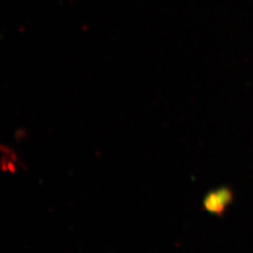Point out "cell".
Returning a JSON list of instances; mask_svg holds the SVG:
<instances>
[{"label":"cell","instance_id":"cell-1","mask_svg":"<svg viewBox=\"0 0 253 253\" xmlns=\"http://www.w3.org/2000/svg\"><path fill=\"white\" fill-rule=\"evenodd\" d=\"M234 201L231 188L223 186L209 191L203 199V209L217 217L224 216L228 206Z\"/></svg>","mask_w":253,"mask_h":253},{"label":"cell","instance_id":"cell-2","mask_svg":"<svg viewBox=\"0 0 253 253\" xmlns=\"http://www.w3.org/2000/svg\"><path fill=\"white\" fill-rule=\"evenodd\" d=\"M17 157L9 148L0 145V169L1 170H16L17 169Z\"/></svg>","mask_w":253,"mask_h":253}]
</instances>
